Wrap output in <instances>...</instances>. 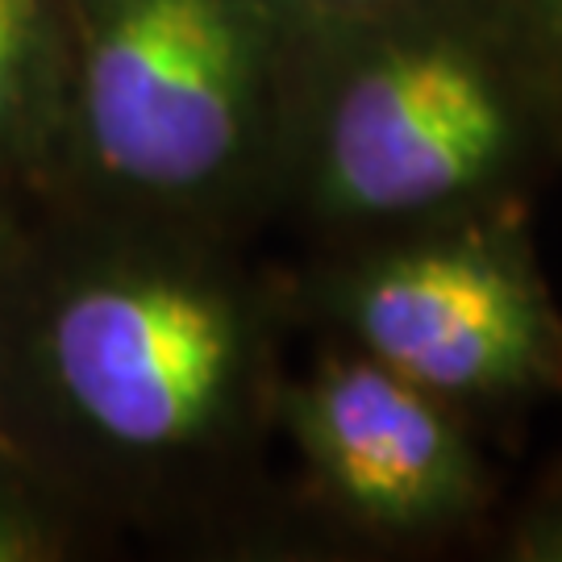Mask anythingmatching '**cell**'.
<instances>
[{
	"label": "cell",
	"mask_w": 562,
	"mask_h": 562,
	"mask_svg": "<svg viewBox=\"0 0 562 562\" xmlns=\"http://www.w3.org/2000/svg\"><path fill=\"white\" fill-rule=\"evenodd\" d=\"M259 80L246 0H83V125L109 176L188 192L241 150Z\"/></svg>",
	"instance_id": "1"
},
{
	"label": "cell",
	"mask_w": 562,
	"mask_h": 562,
	"mask_svg": "<svg viewBox=\"0 0 562 562\" xmlns=\"http://www.w3.org/2000/svg\"><path fill=\"white\" fill-rule=\"evenodd\" d=\"M63 396L109 442L134 450L192 442L217 417L238 325L222 296L167 276L83 283L50 322Z\"/></svg>",
	"instance_id": "2"
},
{
	"label": "cell",
	"mask_w": 562,
	"mask_h": 562,
	"mask_svg": "<svg viewBox=\"0 0 562 562\" xmlns=\"http://www.w3.org/2000/svg\"><path fill=\"white\" fill-rule=\"evenodd\" d=\"M508 125L492 80L459 50H401L371 63L329 125V188L362 213H401L475 183Z\"/></svg>",
	"instance_id": "3"
},
{
	"label": "cell",
	"mask_w": 562,
	"mask_h": 562,
	"mask_svg": "<svg viewBox=\"0 0 562 562\" xmlns=\"http://www.w3.org/2000/svg\"><path fill=\"white\" fill-rule=\"evenodd\" d=\"M359 329L383 367L442 392L521 380L542 346L529 288L483 250H425L380 267L359 296Z\"/></svg>",
	"instance_id": "4"
},
{
	"label": "cell",
	"mask_w": 562,
	"mask_h": 562,
	"mask_svg": "<svg viewBox=\"0 0 562 562\" xmlns=\"http://www.w3.org/2000/svg\"><path fill=\"white\" fill-rule=\"evenodd\" d=\"M304 438L329 483L375 521H429L462 501V446L417 383L383 362L334 367L304 401Z\"/></svg>",
	"instance_id": "5"
},
{
	"label": "cell",
	"mask_w": 562,
	"mask_h": 562,
	"mask_svg": "<svg viewBox=\"0 0 562 562\" xmlns=\"http://www.w3.org/2000/svg\"><path fill=\"white\" fill-rule=\"evenodd\" d=\"M46 0H0V146L13 134L30 92Z\"/></svg>",
	"instance_id": "6"
},
{
	"label": "cell",
	"mask_w": 562,
	"mask_h": 562,
	"mask_svg": "<svg viewBox=\"0 0 562 562\" xmlns=\"http://www.w3.org/2000/svg\"><path fill=\"white\" fill-rule=\"evenodd\" d=\"M38 554V533L25 525L13 504L0 501V562H21Z\"/></svg>",
	"instance_id": "7"
},
{
	"label": "cell",
	"mask_w": 562,
	"mask_h": 562,
	"mask_svg": "<svg viewBox=\"0 0 562 562\" xmlns=\"http://www.w3.org/2000/svg\"><path fill=\"white\" fill-rule=\"evenodd\" d=\"M559 9H562V0H559Z\"/></svg>",
	"instance_id": "8"
}]
</instances>
